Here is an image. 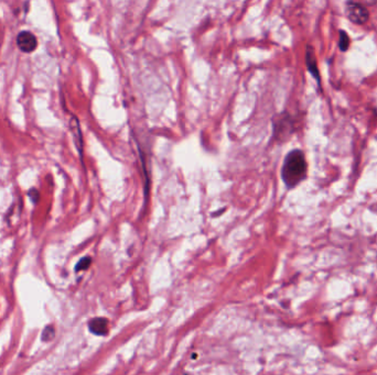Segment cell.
Masks as SVG:
<instances>
[{
	"label": "cell",
	"mask_w": 377,
	"mask_h": 375,
	"mask_svg": "<svg viewBox=\"0 0 377 375\" xmlns=\"http://www.w3.org/2000/svg\"><path fill=\"white\" fill-rule=\"evenodd\" d=\"M345 14L349 20L355 23V25H364V23L367 22L369 18L367 8L358 3H347Z\"/></svg>",
	"instance_id": "2"
},
{
	"label": "cell",
	"mask_w": 377,
	"mask_h": 375,
	"mask_svg": "<svg viewBox=\"0 0 377 375\" xmlns=\"http://www.w3.org/2000/svg\"><path fill=\"white\" fill-rule=\"evenodd\" d=\"M291 117L288 114H281L274 121V135L277 140H286L292 133Z\"/></svg>",
	"instance_id": "3"
},
{
	"label": "cell",
	"mask_w": 377,
	"mask_h": 375,
	"mask_svg": "<svg viewBox=\"0 0 377 375\" xmlns=\"http://www.w3.org/2000/svg\"><path fill=\"white\" fill-rule=\"evenodd\" d=\"M28 196L32 199L33 202H37V201L39 200V193H38V190H37V189L32 188V189L29 190V192H28Z\"/></svg>",
	"instance_id": "10"
},
{
	"label": "cell",
	"mask_w": 377,
	"mask_h": 375,
	"mask_svg": "<svg viewBox=\"0 0 377 375\" xmlns=\"http://www.w3.org/2000/svg\"><path fill=\"white\" fill-rule=\"evenodd\" d=\"M308 174V164L304 153L294 148L288 152L281 168V180L288 189L297 187L302 183Z\"/></svg>",
	"instance_id": "1"
},
{
	"label": "cell",
	"mask_w": 377,
	"mask_h": 375,
	"mask_svg": "<svg viewBox=\"0 0 377 375\" xmlns=\"http://www.w3.org/2000/svg\"><path fill=\"white\" fill-rule=\"evenodd\" d=\"M54 328H53L52 326H48L45 327V329L43 330L42 332V340L43 341H50L51 339H53V337H54Z\"/></svg>",
	"instance_id": "9"
},
{
	"label": "cell",
	"mask_w": 377,
	"mask_h": 375,
	"mask_svg": "<svg viewBox=\"0 0 377 375\" xmlns=\"http://www.w3.org/2000/svg\"><path fill=\"white\" fill-rule=\"evenodd\" d=\"M350 38L349 35H347V33L345 31H343V30H341L340 31V41H339V46H340V50L342 52H345L349 50L350 47Z\"/></svg>",
	"instance_id": "7"
},
{
	"label": "cell",
	"mask_w": 377,
	"mask_h": 375,
	"mask_svg": "<svg viewBox=\"0 0 377 375\" xmlns=\"http://www.w3.org/2000/svg\"><path fill=\"white\" fill-rule=\"evenodd\" d=\"M17 45L22 52L31 53L37 49V37L30 31H21L17 35Z\"/></svg>",
	"instance_id": "4"
},
{
	"label": "cell",
	"mask_w": 377,
	"mask_h": 375,
	"mask_svg": "<svg viewBox=\"0 0 377 375\" xmlns=\"http://www.w3.org/2000/svg\"><path fill=\"white\" fill-rule=\"evenodd\" d=\"M305 63H307V67L310 74L315 77L316 81L320 84V73L319 69H318V65H317V58L315 55L313 49L311 46L307 47V53H305Z\"/></svg>",
	"instance_id": "6"
},
{
	"label": "cell",
	"mask_w": 377,
	"mask_h": 375,
	"mask_svg": "<svg viewBox=\"0 0 377 375\" xmlns=\"http://www.w3.org/2000/svg\"><path fill=\"white\" fill-rule=\"evenodd\" d=\"M88 328L96 336H105L108 332V320L106 318H93L88 323Z\"/></svg>",
	"instance_id": "5"
},
{
	"label": "cell",
	"mask_w": 377,
	"mask_h": 375,
	"mask_svg": "<svg viewBox=\"0 0 377 375\" xmlns=\"http://www.w3.org/2000/svg\"><path fill=\"white\" fill-rule=\"evenodd\" d=\"M91 263H92V259L90 257H85L83 259H81L79 261V263L76 264V266H75V271L76 272L85 271V270L88 269V267H90Z\"/></svg>",
	"instance_id": "8"
}]
</instances>
